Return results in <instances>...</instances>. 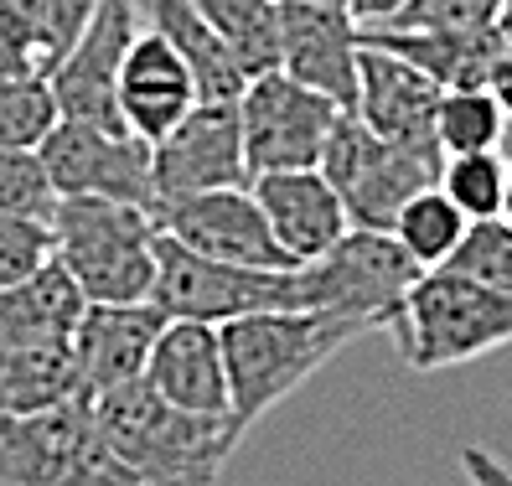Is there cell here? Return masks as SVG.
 <instances>
[{
    "label": "cell",
    "instance_id": "obj_26",
    "mask_svg": "<svg viewBox=\"0 0 512 486\" xmlns=\"http://www.w3.org/2000/svg\"><path fill=\"white\" fill-rule=\"evenodd\" d=\"M466 228H471V218L450 202L440 187H425L404 212H399V223H394V238L404 243V254L425 269H445L450 264V254L461 249V238H466Z\"/></svg>",
    "mask_w": 512,
    "mask_h": 486
},
{
    "label": "cell",
    "instance_id": "obj_38",
    "mask_svg": "<svg viewBox=\"0 0 512 486\" xmlns=\"http://www.w3.org/2000/svg\"><path fill=\"white\" fill-rule=\"evenodd\" d=\"M497 32L512 42V0H507V11H502V21H497Z\"/></svg>",
    "mask_w": 512,
    "mask_h": 486
},
{
    "label": "cell",
    "instance_id": "obj_31",
    "mask_svg": "<svg viewBox=\"0 0 512 486\" xmlns=\"http://www.w3.org/2000/svg\"><path fill=\"white\" fill-rule=\"evenodd\" d=\"M52 187H47V171L37 161V150H0V212H16V218H52Z\"/></svg>",
    "mask_w": 512,
    "mask_h": 486
},
{
    "label": "cell",
    "instance_id": "obj_27",
    "mask_svg": "<svg viewBox=\"0 0 512 486\" xmlns=\"http://www.w3.org/2000/svg\"><path fill=\"white\" fill-rule=\"evenodd\" d=\"M502 130H507V114L492 99V88H450L440 99V114H435L440 156H481V150H497Z\"/></svg>",
    "mask_w": 512,
    "mask_h": 486
},
{
    "label": "cell",
    "instance_id": "obj_13",
    "mask_svg": "<svg viewBox=\"0 0 512 486\" xmlns=\"http://www.w3.org/2000/svg\"><path fill=\"white\" fill-rule=\"evenodd\" d=\"M311 269H316L326 311L363 316L378 331L394 326L414 280L425 275V269L404 254V243L394 233H368V228H352L337 249H331L326 259H316Z\"/></svg>",
    "mask_w": 512,
    "mask_h": 486
},
{
    "label": "cell",
    "instance_id": "obj_36",
    "mask_svg": "<svg viewBox=\"0 0 512 486\" xmlns=\"http://www.w3.org/2000/svg\"><path fill=\"white\" fill-rule=\"evenodd\" d=\"M347 11L363 32H373V26H394L409 11V0H347Z\"/></svg>",
    "mask_w": 512,
    "mask_h": 486
},
{
    "label": "cell",
    "instance_id": "obj_16",
    "mask_svg": "<svg viewBox=\"0 0 512 486\" xmlns=\"http://www.w3.org/2000/svg\"><path fill=\"white\" fill-rule=\"evenodd\" d=\"M166 311L156 300H130V306H88L73 331V362H78V393L99 399L109 388H125L145 378L150 352H156Z\"/></svg>",
    "mask_w": 512,
    "mask_h": 486
},
{
    "label": "cell",
    "instance_id": "obj_35",
    "mask_svg": "<svg viewBox=\"0 0 512 486\" xmlns=\"http://www.w3.org/2000/svg\"><path fill=\"white\" fill-rule=\"evenodd\" d=\"M104 6V0H52V11H57V37H63V52L78 42V32L88 26V16H94Z\"/></svg>",
    "mask_w": 512,
    "mask_h": 486
},
{
    "label": "cell",
    "instance_id": "obj_21",
    "mask_svg": "<svg viewBox=\"0 0 512 486\" xmlns=\"http://www.w3.org/2000/svg\"><path fill=\"white\" fill-rule=\"evenodd\" d=\"M88 311V295L63 269V259H47L21 285H0V347L26 342H73V331Z\"/></svg>",
    "mask_w": 512,
    "mask_h": 486
},
{
    "label": "cell",
    "instance_id": "obj_24",
    "mask_svg": "<svg viewBox=\"0 0 512 486\" xmlns=\"http://www.w3.org/2000/svg\"><path fill=\"white\" fill-rule=\"evenodd\" d=\"M197 11L249 78L280 68V0H197Z\"/></svg>",
    "mask_w": 512,
    "mask_h": 486
},
{
    "label": "cell",
    "instance_id": "obj_4",
    "mask_svg": "<svg viewBox=\"0 0 512 486\" xmlns=\"http://www.w3.org/2000/svg\"><path fill=\"white\" fill-rule=\"evenodd\" d=\"M150 300L171 321H207V326H228L269 311H326L311 264H295V269L218 264L182 249L166 233L156 249V290H150Z\"/></svg>",
    "mask_w": 512,
    "mask_h": 486
},
{
    "label": "cell",
    "instance_id": "obj_30",
    "mask_svg": "<svg viewBox=\"0 0 512 486\" xmlns=\"http://www.w3.org/2000/svg\"><path fill=\"white\" fill-rule=\"evenodd\" d=\"M450 275H466L476 285H492L512 295V223L507 218H487V223H471L461 249L450 254Z\"/></svg>",
    "mask_w": 512,
    "mask_h": 486
},
{
    "label": "cell",
    "instance_id": "obj_17",
    "mask_svg": "<svg viewBox=\"0 0 512 486\" xmlns=\"http://www.w3.org/2000/svg\"><path fill=\"white\" fill-rule=\"evenodd\" d=\"M269 228H275L280 249L290 254V264H316L326 259L337 243L352 233V218L337 197V187L321 176V166L311 171H269L249 181Z\"/></svg>",
    "mask_w": 512,
    "mask_h": 486
},
{
    "label": "cell",
    "instance_id": "obj_3",
    "mask_svg": "<svg viewBox=\"0 0 512 486\" xmlns=\"http://www.w3.org/2000/svg\"><path fill=\"white\" fill-rule=\"evenodd\" d=\"M52 254L78 280L88 306H130L156 290V212L104 197H57L52 207Z\"/></svg>",
    "mask_w": 512,
    "mask_h": 486
},
{
    "label": "cell",
    "instance_id": "obj_39",
    "mask_svg": "<svg viewBox=\"0 0 512 486\" xmlns=\"http://www.w3.org/2000/svg\"><path fill=\"white\" fill-rule=\"evenodd\" d=\"M502 218L512 223V166H507V202H502Z\"/></svg>",
    "mask_w": 512,
    "mask_h": 486
},
{
    "label": "cell",
    "instance_id": "obj_14",
    "mask_svg": "<svg viewBox=\"0 0 512 486\" xmlns=\"http://www.w3.org/2000/svg\"><path fill=\"white\" fill-rule=\"evenodd\" d=\"M357 63H363V26L347 6L280 0V73L326 94L342 114L357 109Z\"/></svg>",
    "mask_w": 512,
    "mask_h": 486
},
{
    "label": "cell",
    "instance_id": "obj_8",
    "mask_svg": "<svg viewBox=\"0 0 512 486\" xmlns=\"http://www.w3.org/2000/svg\"><path fill=\"white\" fill-rule=\"evenodd\" d=\"M238 119H244V156L249 176L269 171H311L326 156V140L337 130L342 109L326 94L306 88L290 73H264L249 78L244 99H238Z\"/></svg>",
    "mask_w": 512,
    "mask_h": 486
},
{
    "label": "cell",
    "instance_id": "obj_2",
    "mask_svg": "<svg viewBox=\"0 0 512 486\" xmlns=\"http://www.w3.org/2000/svg\"><path fill=\"white\" fill-rule=\"evenodd\" d=\"M378 331L363 316L347 311H269V316H244L223 326V368H228V393H233V419L249 424L264 419L280 399L316 378L347 342Z\"/></svg>",
    "mask_w": 512,
    "mask_h": 486
},
{
    "label": "cell",
    "instance_id": "obj_34",
    "mask_svg": "<svg viewBox=\"0 0 512 486\" xmlns=\"http://www.w3.org/2000/svg\"><path fill=\"white\" fill-rule=\"evenodd\" d=\"M461 471L471 486H512V466H502L487 445H466L461 450Z\"/></svg>",
    "mask_w": 512,
    "mask_h": 486
},
{
    "label": "cell",
    "instance_id": "obj_18",
    "mask_svg": "<svg viewBox=\"0 0 512 486\" xmlns=\"http://www.w3.org/2000/svg\"><path fill=\"white\" fill-rule=\"evenodd\" d=\"M197 104H202L197 78L182 63V52H176L161 32L140 26V37L125 57V73H119V119H125V130L140 135L145 145H156L182 125Z\"/></svg>",
    "mask_w": 512,
    "mask_h": 486
},
{
    "label": "cell",
    "instance_id": "obj_37",
    "mask_svg": "<svg viewBox=\"0 0 512 486\" xmlns=\"http://www.w3.org/2000/svg\"><path fill=\"white\" fill-rule=\"evenodd\" d=\"M487 88H492V99L502 104V114L512 119V42H507V52L497 57V68H492V78H487Z\"/></svg>",
    "mask_w": 512,
    "mask_h": 486
},
{
    "label": "cell",
    "instance_id": "obj_22",
    "mask_svg": "<svg viewBox=\"0 0 512 486\" xmlns=\"http://www.w3.org/2000/svg\"><path fill=\"white\" fill-rule=\"evenodd\" d=\"M140 16L150 32H161L182 63L197 78V99L202 104H238L249 88V73L238 68V57L228 52V42L207 26V16L197 11V0H140Z\"/></svg>",
    "mask_w": 512,
    "mask_h": 486
},
{
    "label": "cell",
    "instance_id": "obj_15",
    "mask_svg": "<svg viewBox=\"0 0 512 486\" xmlns=\"http://www.w3.org/2000/svg\"><path fill=\"white\" fill-rule=\"evenodd\" d=\"M445 88L435 78H425L419 68L399 63L378 47H363V63H357V119L388 145L409 150L414 161L440 166V140H435V114H440Z\"/></svg>",
    "mask_w": 512,
    "mask_h": 486
},
{
    "label": "cell",
    "instance_id": "obj_19",
    "mask_svg": "<svg viewBox=\"0 0 512 486\" xmlns=\"http://www.w3.org/2000/svg\"><path fill=\"white\" fill-rule=\"evenodd\" d=\"M145 383L166 404L192 414H233L228 368H223V326L207 321H166L156 352H150Z\"/></svg>",
    "mask_w": 512,
    "mask_h": 486
},
{
    "label": "cell",
    "instance_id": "obj_29",
    "mask_svg": "<svg viewBox=\"0 0 512 486\" xmlns=\"http://www.w3.org/2000/svg\"><path fill=\"white\" fill-rule=\"evenodd\" d=\"M57 125L47 78H0V150H37Z\"/></svg>",
    "mask_w": 512,
    "mask_h": 486
},
{
    "label": "cell",
    "instance_id": "obj_5",
    "mask_svg": "<svg viewBox=\"0 0 512 486\" xmlns=\"http://www.w3.org/2000/svg\"><path fill=\"white\" fill-rule=\"evenodd\" d=\"M394 342L404 368L414 373H440V368H461L497 347L512 342V295L476 285L450 269H430L419 275L404 311L394 316Z\"/></svg>",
    "mask_w": 512,
    "mask_h": 486
},
{
    "label": "cell",
    "instance_id": "obj_32",
    "mask_svg": "<svg viewBox=\"0 0 512 486\" xmlns=\"http://www.w3.org/2000/svg\"><path fill=\"white\" fill-rule=\"evenodd\" d=\"M507 0H409L399 32H492Z\"/></svg>",
    "mask_w": 512,
    "mask_h": 486
},
{
    "label": "cell",
    "instance_id": "obj_33",
    "mask_svg": "<svg viewBox=\"0 0 512 486\" xmlns=\"http://www.w3.org/2000/svg\"><path fill=\"white\" fill-rule=\"evenodd\" d=\"M52 259V228L37 218H16L0 212V285H21L26 275Z\"/></svg>",
    "mask_w": 512,
    "mask_h": 486
},
{
    "label": "cell",
    "instance_id": "obj_6",
    "mask_svg": "<svg viewBox=\"0 0 512 486\" xmlns=\"http://www.w3.org/2000/svg\"><path fill=\"white\" fill-rule=\"evenodd\" d=\"M0 486H145L104 445L94 404L68 399L42 414L0 419Z\"/></svg>",
    "mask_w": 512,
    "mask_h": 486
},
{
    "label": "cell",
    "instance_id": "obj_10",
    "mask_svg": "<svg viewBox=\"0 0 512 486\" xmlns=\"http://www.w3.org/2000/svg\"><path fill=\"white\" fill-rule=\"evenodd\" d=\"M140 0H104V6L88 16V26L78 32V42L57 57L47 88L57 119H78V125H99V130H125L119 119V73H125V57L140 37Z\"/></svg>",
    "mask_w": 512,
    "mask_h": 486
},
{
    "label": "cell",
    "instance_id": "obj_20",
    "mask_svg": "<svg viewBox=\"0 0 512 486\" xmlns=\"http://www.w3.org/2000/svg\"><path fill=\"white\" fill-rule=\"evenodd\" d=\"M363 47H378L399 63L435 78L445 94L450 88H487L497 57L507 52V37L497 32H399V26H373L363 32Z\"/></svg>",
    "mask_w": 512,
    "mask_h": 486
},
{
    "label": "cell",
    "instance_id": "obj_7",
    "mask_svg": "<svg viewBox=\"0 0 512 486\" xmlns=\"http://www.w3.org/2000/svg\"><path fill=\"white\" fill-rule=\"evenodd\" d=\"M321 176L337 187L352 228L394 233L399 212H404L419 192H425V187H435L440 166L414 161L409 150L378 140L357 114H342L337 130H331V140H326Z\"/></svg>",
    "mask_w": 512,
    "mask_h": 486
},
{
    "label": "cell",
    "instance_id": "obj_9",
    "mask_svg": "<svg viewBox=\"0 0 512 486\" xmlns=\"http://www.w3.org/2000/svg\"><path fill=\"white\" fill-rule=\"evenodd\" d=\"M52 197H104L156 212V181H150V145L130 130H99L78 119H57L37 145Z\"/></svg>",
    "mask_w": 512,
    "mask_h": 486
},
{
    "label": "cell",
    "instance_id": "obj_12",
    "mask_svg": "<svg viewBox=\"0 0 512 486\" xmlns=\"http://www.w3.org/2000/svg\"><path fill=\"white\" fill-rule=\"evenodd\" d=\"M156 223L166 238L182 249L218 259V264H249V269H295L290 254L280 249L275 228H269L254 187H223L156 207Z\"/></svg>",
    "mask_w": 512,
    "mask_h": 486
},
{
    "label": "cell",
    "instance_id": "obj_1",
    "mask_svg": "<svg viewBox=\"0 0 512 486\" xmlns=\"http://www.w3.org/2000/svg\"><path fill=\"white\" fill-rule=\"evenodd\" d=\"M88 404L104 445L145 486H218L238 440L249 435L233 414H192L166 404L145 378L109 388Z\"/></svg>",
    "mask_w": 512,
    "mask_h": 486
},
{
    "label": "cell",
    "instance_id": "obj_23",
    "mask_svg": "<svg viewBox=\"0 0 512 486\" xmlns=\"http://www.w3.org/2000/svg\"><path fill=\"white\" fill-rule=\"evenodd\" d=\"M78 393V362L73 342H26L0 347V419L11 414H42Z\"/></svg>",
    "mask_w": 512,
    "mask_h": 486
},
{
    "label": "cell",
    "instance_id": "obj_40",
    "mask_svg": "<svg viewBox=\"0 0 512 486\" xmlns=\"http://www.w3.org/2000/svg\"><path fill=\"white\" fill-rule=\"evenodd\" d=\"M311 6H347V0H311Z\"/></svg>",
    "mask_w": 512,
    "mask_h": 486
},
{
    "label": "cell",
    "instance_id": "obj_25",
    "mask_svg": "<svg viewBox=\"0 0 512 486\" xmlns=\"http://www.w3.org/2000/svg\"><path fill=\"white\" fill-rule=\"evenodd\" d=\"M63 57L52 0H0V78H47Z\"/></svg>",
    "mask_w": 512,
    "mask_h": 486
},
{
    "label": "cell",
    "instance_id": "obj_28",
    "mask_svg": "<svg viewBox=\"0 0 512 486\" xmlns=\"http://www.w3.org/2000/svg\"><path fill=\"white\" fill-rule=\"evenodd\" d=\"M435 187L456 202L471 223L502 218V202H507V161L497 156V150H481V156H445Z\"/></svg>",
    "mask_w": 512,
    "mask_h": 486
},
{
    "label": "cell",
    "instance_id": "obj_11",
    "mask_svg": "<svg viewBox=\"0 0 512 486\" xmlns=\"http://www.w3.org/2000/svg\"><path fill=\"white\" fill-rule=\"evenodd\" d=\"M150 181H156V207L249 187V156H244V119L238 104H197L166 140L150 145Z\"/></svg>",
    "mask_w": 512,
    "mask_h": 486
}]
</instances>
